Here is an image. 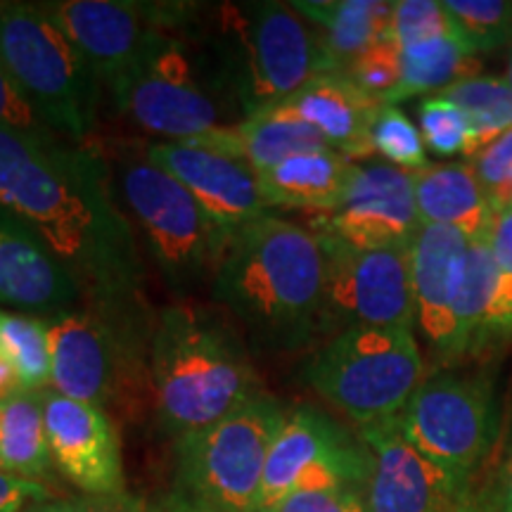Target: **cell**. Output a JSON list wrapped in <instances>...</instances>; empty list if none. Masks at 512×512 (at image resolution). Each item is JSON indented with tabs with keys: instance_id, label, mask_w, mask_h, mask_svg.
I'll use <instances>...</instances> for the list:
<instances>
[{
	"instance_id": "6da1fadb",
	"label": "cell",
	"mask_w": 512,
	"mask_h": 512,
	"mask_svg": "<svg viewBox=\"0 0 512 512\" xmlns=\"http://www.w3.org/2000/svg\"><path fill=\"white\" fill-rule=\"evenodd\" d=\"M0 207L46 242L88 304L133 323L143 261L98 152L0 131Z\"/></svg>"
},
{
	"instance_id": "7a4b0ae2",
	"label": "cell",
	"mask_w": 512,
	"mask_h": 512,
	"mask_svg": "<svg viewBox=\"0 0 512 512\" xmlns=\"http://www.w3.org/2000/svg\"><path fill=\"white\" fill-rule=\"evenodd\" d=\"M325 252L309 226L266 214L230 235L211 299L256 344L302 347L320 332Z\"/></svg>"
},
{
	"instance_id": "3957f363",
	"label": "cell",
	"mask_w": 512,
	"mask_h": 512,
	"mask_svg": "<svg viewBox=\"0 0 512 512\" xmlns=\"http://www.w3.org/2000/svg\"><path fill=\"white\" fill-rule=\"evenodd\" d=\"M150 377L159 422L176 439L207 430L261 394L245 339L226 309L192 297L159 311Z\"/></svg>"
},
{
	"instance_id": "277c9868",
	"label": "cell",
	"mask_w": 512,
	"mask_h": 512,
	"mask_svg": "<svg viewBox=\"0 0 512 512\" xmlns=\"http://www.w3.org/2000/svg\"><path fill=\"white\" fill-rule=\"evenodd\" d=\"M287 418L266 392L207 430L176 439L164 512H259L271 444Z\"/></svg>"
},
{
	"instance_id": "5b68a950",
	"label": "cell",
	"mask_w": 512,
	"mask_h": 512,
	"mask_svg": "<svg viewBox=\"0 0 512 512\" xmlns=\"http://www.w3.org/2000/svg\"><path fill=\"white\" fill-rule=\"evenodd\" d=\"M0 64L57 138L83 145L98 124L100 81L41 5L0 10Z\"/></svg>"
},
{
	"instance_id": "8992f818",
	"label": "cell",
	"mask_w": 512,
	"mask_h": 512,
	"mask_svg": "<svg viewBox=\"0 0 512 512\" xmlns=\"http://www.w3.org/2000/svg\"><path fill=\"white\" fill-rule=\"evenodd\" d=\"M117 185L166 285L183 294V299L204 285L211 290L230 240L226 230L145 152H121Z\"/></svg>"
},
{
	"instance_id": "52a82bcc",
	"label": "cell",
	"mask_w": 512,
	"mask_h": 512,
	"mask_svg": "<svg viewBox=\"0 0 512 512\" xmlns=\"http://www.w3.org/2000/svg\"><path fill=\"white\" fill-rule=\"evenodd\" d=\"M425 377V358L411 328L342 330L304 368L313 392L358 430L396 418Z\"/></svg>"
},
{
	"instance_id": "ba28073f",
	"label": "cell",
	"mask_w": 512,
	"mask_h": 512,
	"mask_svg": "<svg viewBox=\"0 0 512 512\" xmlns=\"http://www.w3.org/2000/svg\"><path fill=\"white\" fill-rule=\"evenodd\" d=\"M226 79L247 117L278 105L323 74H332L316 27L290 3L228 5Z\"/></svg>"
},
{
	"instance_id": "9c48e42d",
	"label": "cell",
	"mask_w": 512,
	"mask_h": 512,
	"mask_svg": "<svg viewBox=\"0 0 512 512\" xmlns=\"http://www.w3.org/2000/svg\"><path fill=\"white\" fill-rule=\"evenodd\" d=\"M396 425L415 451L472 486L498 439L496 389L484 375H427Z\"/></svg>"
},
{
	"instance_id": "30bf717a",
	"label": "cell",
	"mask_w": 512,
	"mask_h": 512,
	"mask_svg": "<svg viewBox=\"0 0 512 512\" xmlns=\"http://www.w3.org/2000/svg\"><path fill=\"white\" fill-rule=\"evenodd\" d=\"M316 235L325 252L320 332L337 335L349 328L415 330L411 245L358 249L332 235Z\"/></svg>"
},
{
	"instance_id": "8fae6325",
	"label": "cell",
	"mask_w": 512,
	"mask_h": 512,
	"mask_svg": "<svg viewBox=\"0 0 512 512\" xmlns=\"http://www.w3.org/2000/svg\"><path fill=\"white\" fill-rule=\"evenodd\" d=\"M117 110L143 131L192 143L223 124L219 100L197 76L183 38L166 31L143 60L110 88Z\"/></svg>"
},
{
	"instance_id": "7c38bea8",
	"label": "cell",
	"mask_w": 512,
	"mask_h": 512,
	"mask_svg": "<svg viewBox=\"0 0 512 512\" xmlns=\"http://www.w3.org/2000/svg\"><path fill=\"white\" fill-rule=\"evenodd\" d=\"M370 467L373 460L361 437L318 408H292L268 451L259 512H275L285 498L302 491L342 486L366 491Z\"/></svg>"
},
{
	"instance_id": "4fadbf2b",
	"label": "cell",
	"mask_w": 512,
	"mask_h": 512,
	"mask_svg": "<svg viewBox=\"0 0 512 512\" xmlns=\"http://www.w3.org/2000/svg\"><path fill=\"white\" fill-rule=\"evenodd\" d=\"M46 320L50 387L67 399L107 406L126 375L136 373L131 323L95 309L69 306Z\"/></svg>"
},
{
	"instance_id": "5bb4252c",
	"label": "cell",
	"mask_w": 512,
	"mask_h": 512,
	"mask_svg": "<svg viewBox=\"0 0 512 512\" xmlns=\"http://www.w3.org/2000/svg\"><path fill=\"white\" fill-rule=\"evenodd\" d=\"M43 10L67 34L100 86L114 88L178 22L181 8L124 0H60Z\"/></svg>"
},
{
	"instance_id": "9a60e30c",
	"label": "cell",
	"mask_w": 512,
	"mask_h": 512,
	"mask_svg": "<svg viewBox=\"0 0 512 512\" xmlns=\"http://www.w3.org/2000/svg\"><path fill=\"white\" fill-rule=\"evenodd\" d=\"M420 226L411 171L368 159L356 162L337 207L313 214L309 228L358 249H384L411 245Z\"/></svg>"
},
{
	"instance_id": "2e32d148",
	"label": "cell",
	"mask_w": 512,
	"mask_h": 512,
	"mask_svg": "<svg viewBox=\"0 0 512 512\" xmlns=\"http://www.w3.org/2000/svg\"><path fill=\"white\" fill-rule=\"evenodd\" d=\"M370 451L366 501L370 512H472V486L408 444L396 418L361 427Z\"/></svg>"
},
{
	"instance_id": "e0dca14e",
	"label": "cell",
	"mask_w": 512,
	"mask_h": 512,
	"mask_svg": "<svg viewBox=\"0 0 512 512\" xmlns=\"http://www.w3.org/2000/svg\"><path fill=\"white\" fill-rule=\"evenodd\" d=\"M43 425L53 465L83 496L124 494L121 441L110 415L43 389Z\"/></svg>"
},
{
	"instance_id": "ac0fdd59",
	"label": "cell",
	"mask_w": 512,
	"mask_h": 512,
	"mask_svg": "<svg viewBox=\"0 0 512 512\" xmlns=\"http://www.w3.org/2000/svg\"><path fill=\"white\" fill-rule=\"evenodd\" d=\"M467 245L465 233L446 226H420L411 242L415 328L444 366L460 361L456 311Z\"/></svg>"
},
{
	"instance_id": "d6986e66",
	"label": "cell",
	"mask_w": 512,
	"mask_h": 512,
	"mask_svg": "<svg viewBox=\"0 0 512 512\" xmlns=\"http://www.w3.org/2000/svg\"><path fill=\"white\" fill-rule=\"evenodd\" d=\"M145 155L169 171L228 235L271 214L259 176L245 162L183 143L147 145Z\"/></svg>"
},
{
	"instance_id": "ffe728a7",
	"label": "cell",
	"mask_w": 512,
	"mask_h": 512,
	"mask_svg": "<svg viewBox=\"0 0 512 512\" xmlns=\"http://www.w3.org/2000/svg\"><path fill=\"white\" fill-rule=\"evenodd\" d=\"M380 102L356 86L344 72L323 74L306 83L290 98L256 114L297 119L323 133L339 155L351 162H368L375 157L370 128L380 112Z\"/></svg>"
},
{
	"instance_id": "44dd1931",
	"label": "cell",
	"mask_w": 512,
	"mask_h": 512,
	"mask_svg": "<svg viewBox=\"0 0 512 512\" xmlns=\"http://www.w3.org/2000/svg\"><path fill=\"white\" fill-rule=\"evenodd\" d=\"M83 292L38 235L0 207V304L55 313L81 302Z\"/></svg>"
},
{
	"instance_id": "7402d4cb",
	"label": "cell",
	"mask_w": 512,
	"mask_h": 512,
	"mask_svg": "<svg viewBox=\"0 0 512 512\" xmlns=\"http://www.w3.org/2000/svg\"><path fill=\"white\" fill-rule=\"evenodd\" d=\"M415 207L422 226H446L467 238L489 233L496 207L472 162L427 164L413 174Z\"/></svg>"
},
{
	"instance_id": "603a6c76",
	"label": "cell",
	"mask_w": 512,
	"mask_h": 512,
	"mask_svg": "<svg viewBox=\"0 0 512 512\" xmlns=\"http://www.w3.org/2000/svg\"><path fill=\"white\" fill-rule=\"evenodd\" d=\"M183 145H195L216 155L238 159L256 174L292 157L332 150L323 133L313 126L297 119L271 117V114H252L240 124L221 126L204 138Z\"/></svg>"
},
{
	"instance_id": "cb8c5ba5",
	"label": "cell",
	"mask_w": 512,
	"mask_h": 512,
	"mask_svg": "<svg viewBox=\"0 0 512 512\" xmlns=\"http://www.w3.org/2000/svg\"><path fill=\"white\" fill-rule=\"evenodd\" d=\"M356 162L337 150L309 152L259 171V185L271 209H302L325 214L347 192Z\"/></svg>"
},
{
	"instance_id": "d4e9b609",
	"label": "cell",
	"mask_w": 512,
	"mask_h": 512,
	"mask_svg": "<svg viewBox=\"0 0 512 512\" xmlns=\"http://www.w3.org/2000/svg\"><path fill=\"white\" fill-rule=\"evenodd\" d=\"M290 5L316 27L335 72H347L356 57L387 41L392 29L394 3L384 0H297Z\"/></svg>"
},
{
	"instance_id": "484cf974",
	"label": "cell",
	"mask_w": 512,
	"mask_h": 512,
	"mask_svg": "<svg viewBox=\"0 0 512 512\" xmlns=\"http://www.w3.org/2000/svg\"><path fill=\"white\" fill-rule=\"evenodd\" d=\"M53 467L43 425V392L0 399V470L43 484Z\"/></svg>"
},
{
	"instance_id": "4316f807",
	"label": "cell",
	"mask_w": 512,
	"mask_h": 512,
	"mask_svg": "<svg viewBox=\"0 0 512 512\" xmlns=\"http://www.w3.org/2000/svg\"><path fill=\"white\" fill-rule=\"evenodd\" d=\"M477 69V55L460 41L456 31L418 43V46L403 48L401 81L396 91L384 100V105H399L403 100L425 93L437 95L453 83L477 76Z\"/></svg>"
},
{
	"instance_id": "83f0119b",
	"label": "cell",
	"mask_w": 512,
	"mask_h": 512,
	"mask_svg": "<svg viewBox=\"0 0 512 512\" xmlns=\"http://www.w3.org/2000/svg\"><path fill=\"white\" fill-rule=\"evenodd\" d=\"M496 294V266L489 247V233L470 240L465 254L463 285L458 294V354H489V328Z\"/></svg>"
},
{
	"instance_id": "f1b7e54d",
	"label": "cell",
	"mask_w": 512,
	"mask_h": 512,
	"mask_svg": "<svg viewBox=\"0 0 512 512\" xmlns=\"http://www.w3.org/2000/svg\"><path fill=\"white\" fill-rule=\"evenodd\" d=\"M458 107L470 121L472 143L467 157H475L512 128V88L505 76H470L437 93Z\"/></svg>"
},
{
	"instance_id": "f546056e",
	"label": "cell",
	"mask_w": 512,
	"mask_h": 512,
	"mask_svg": "<svg viewBox=\"0 0 512 512\" xmlns=\"http://www.w3.org/2000/svg\"><path fill=\"white\" fill-rule=\"evenodd\" d=\"M0 351L15 363L24 392H43L50 384L46 320L0 309Z\"/></svg>"
},
{
	"instance_id": "4dcf8cb0",
	"label": "cell",
	"mask_w": 512,
	"mask_h": 512,
	"mask_svg": "<svg viewBox=\"0 0 512 512\" xmlns=\"http://www.w3.org/2000/svg\"><path fill=\"white\" fill-rule=\"evenodd\" d=\"M460 41L472 53L512 43V3L508 0H441Z\"/></svg>"
},
{
	"instance_id": "1f68e13d",
	"label": "cell",
	"mask_w": 512,
	"mask_h": 512,
	"mask_svg": "<svg viewBox=\"0 0 512 512\" xmlns=\"http://www.w3.org/2000/svg\"><path fill=\"white\" fill-rule=\"evenodd\" d=\"M370 140H373L375 155H380L382 162L399 166L403 171L415 174L430 164L420 128L396 105L380 107L370 128Z\"/></svg>"
},
{
	"instance_id": "d6a6232c",
	"label": "cell",
	"mask_w": 512,
	"mask_h": 512,
	"mask_svg": "<svg viewBox=\"0 0 512 512\" xmlns=\"http://www.w3.org/2000/svg\"><path fill=\"white\" fill-rule=\"evenodd\" d=\"M489 247L496 266V294L489 328V349H494L512 337V204L496 209L489 228Z\"/></svg>"
},
{
	"instance_id": "836d02e7",
	"label": "cell",
	"mask_w": 512,
	"mask_h": 512,
	"mask_svg": "<svg viewBox=\"0 0 512 512\" xmlns=\"http://www.w3.org/2000/svg\"><path fill=\"white\" fill-rule=\"evenodd\" d=\"M418 128L425 147H430L434 155L453 157L467 155L472 143L470 121L453 102L441 95H430L418 107Z\"/></svg>"
},
{
	"instance_id": "e575fe53",
	"label": "cell",
	"mask_w": 512,
	"mask_h": 512,
	"mask_svg": "<svg viewBox=\"0 0 512 512\" xmlns=\"http://www.w3.org/2000/svg\"><path fill=\"white\" fill-rule=\"evenodd\" d=\"M453 31L456 29H453L441 0H399L394 3L389 41L399 50L448 36Z\"/></svg>"
},
{
	"instance_id": "d590c367",
	"label": "cell",
	"mask_w": 512,
	"mask_h": 512,
	"mask_svg": "<svg viewBox=\"0 0 512 512\" xmlns=\"http://www.w3.org/2000/svg\"><path fill=\"white\" fill-rule=\"evenodd\" d=\"M344 74L361 91L384 102L396 91L401 81V50L387 38V41H380L377 46L368 48L361 57H356Z\"/></svg>"
},
{
	"instance_id": "8d00e7d4",
	"label": "cell",
	"mask_w": 512,
	"mask_h": 512,
	"mask_svg": "<svg viewBox=\"0 0 512 512\" xmlns=\"http://www.w3.org/2000/svg\"><path fill=\"white\" fill-rule=\"evenodd\" d=\"M472 166H475L491 204L496 209L505 207L512 195V128L472 157Z\"/></svg>"
},
{
	"instance_id": "74e56055",
	"label": "cell",
	"mask_w": 512,
	"mask_h": 512,
	"mask_svg": "<svg viewBox=\"0 0 512 512\" xmlns=\"http://www.w3.org/2000/svg\"><path fill=\"white\" fill-rule=\"evenodd\" d=\"M0 131L17 133V136L31 140L57 138L34 112V107L24 100V95L19 93L3 64H0Z\"/></svg>"
},
{
	"instance_id": "f35d334b",
	"label": "cell",
	"mask_w": 512,
	"mask_h": 512,
	"mask_svg": "<svg viewBox=\"0 0 512 512\" xmlns=\"http://www.w3.org/2000/svg\"><path fill=\"white\" fill-rule=\"evenodd\" d=\"M275 512H370L363 489H323L292 494Z\"/></svg>"
},
{
	"instance_id": "ab89813d",
	"label": "cell",
	"mask_w": 512,
	"mask_h": 512,
	"mask_svg": "<svg viewBox=\"0 0 512 512\" xmlns=\"http://www.w3.org/2000/svg\"><path fill=\"white\" fill-rule=\"evenodd\" d=\"M27 512H164L159 505H152L143 498L131 494L112 496H76V498H53V501L38 503Z\"/></svg>"
},
{
	"instance_id": "60d3db41",
	"label": "cell",
	"mask_w": 512,
	"mask_h": 512,
	"mask_svg": "<svg viewBox=\"0 0 512 512\" xmlns=\"http://www.w3.org/2000/svg\"><path fill=\"white\" fill-rule=\"evenodd\" d=\"M55 494L46 484L0 470V512H27L38 503L53 501Z\"/></svg>"
},
{
	"instance_id": "b9f144b4",
	"label": "cell",
	"mask_w": 512,
	"mask_h": 512,
	"mask_svg": "<svg viewBox=\"0 0 512 512\" xmlns=\"http://www.w3.org/2000/svg\"><path fill=\"white\" fill-rule=\"evenodd\" d=\"M472 512H512V446L489 489L475 496Z\"/></svg>"
},
{
	"instance_id": "7bdbcfd3",
	"label": "cell",
	"mask_w": 512,
	"mask_h": 512,
	"mask_svg": "<svg viewBox=\"0 0 512 512\" xmlns=\"http://www.w3.org/2000/svg\"><path fill=\"white\" fill-rule=\"evenodd\" d=\"M19 392H24V389H22V380H19L15 363L0 351V399H8V396L19 394Z\"/></svg>"
},
{
	"instance_id": "ee69618b",
	"label": "cell",
	"mask_w": 512,
	"mask_h": 512,
	"mask_svg": "<svg viewBox=\"0 0 512 512\" xmlns=\"http://www.w3.org/2000/svg\"><path fill=\"white\" fill-rule=\"evenodd\" d=\"M510 53H508V69H505V81L510 83V88H512V43H510Z\"/></svg>"
},
{
	"instance_id": "f6af8a7d",
	"label": "cell",
	"mask_w": 512,
	"mask_h": 512,
	"mask_svg": "<svg viewBox=\"0 0 512 512\" xmlns=\"http://www.w3.org/2000/svg\"><path fill=\"white\" fill-rule=\"evenodd\" d=\"M5 8V3H0V10H3Z\"/></svg>"
},
{
	"instance_id": "bcb514c9",
	"label": "cell",
	"mask_w": 512,
	"mask_h": 512,
	"mask_svg": "<svg viewBox=\"0 0 512 512\" xmlns=\"http://www.w3.org/2000/svg\"><path fill=\"white\" fill-rule=\"evenodd\" d=\"M508 204H512V195H510V202Z\"/></svg>"
}]
</instances>
